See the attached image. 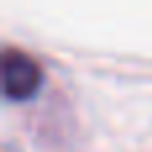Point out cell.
<instances>
[{
  "label": "cell",
  "instance_id": "cell-1",
  "mask_svg": "<svg viewBox=\"0 0 152 152\" xmlns=\"http://www.w3.org/2000/svg\"><path fill=\"white\" fill-rule=\"evenodd\" d=\"M43 83V72L37 67V61L19 51V48H5L3 51V91L8 99H29L37 94Z\"/></svg>",
  "mask_w": 152,
  "mask_h": 152
}]
</instances>
